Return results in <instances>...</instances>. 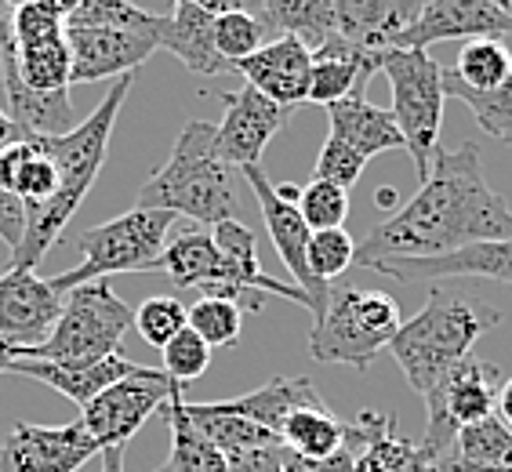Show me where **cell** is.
Masks as SVG:
<instances>
[{
	"label": "cell",
	"instance_id": "8fae6325",
	"mask_svg": "<svg viewBox=\"0 0 512 472\" xmlns=\"http://www.w3.org/2000/svg\"><path fill=\"white\" fill-rule=\"evenodd\" d=\"M240 175H244L251 197L258 200V211H262V222H266V229H269V240H273L276 255H280V262L287 266V273H291V284L306 291L309 313L320 316L327 305V295H331V284H320V280L309 273L306 251H309V236H313V229L306 226V218H302L298 204H291V200H284L280 193H276V186L269 182L262 164L240 168Z\"/></svg>",
	"mask_w": 512,
	"mask_h": 472
},
{
	"label": "cell",
	"instance_id": "f5cc1de1",
	"mask_svg": "<svg viewBox=\"0 0 512 472\" xmlns=\"http://www.w3.org/2000/svg\"><path fill=\"white\" fill-rule=\"evenodd\" d=\"M40 8L44 11H51L55 19H62V22H69V15L80 8V0H37Z\"/></svg>",
	"mask_w": 512,
	"mask_h": 472
},
{
	"label": "cell",
	"instance_id": "be15d7a7",
	"mask_svg": "<svg viewBox=\"0 0 512 472\" xmlns=\"http://www.w3.org/2000/svg\"><path fill=\"white\" fill-rule=\"evenodd\" d=\"M266 4H269V0H262V8H266Z\"/></svg>",
	"mask_w": 512,
	"mask_h": 472
},
{
	"label": "cell",
	"instance_id": "f35d334b",
	"mask_svg": "<svg viewBox=\"0 0 512 472\" xmlns=\"http://www.w3.org/2000/svg\"><path fill=\"white\" fill-rule=\"evenodd\" d=\"M269 40H273V26H269L266 11H226V15H215L218 55L229 66H237L240 59L255 55Z\"/></svg>",
	"mask_w": 512,
	"mask_h": 472
},
{
	"label": "cell",
	"instance_id": "ffe728a7",
	"mask_svg": "<svg viewBox=\"0 0 512 472\" xmlns=\"http://www.w3.org/2000/svg\"><path fill=\"white\" fill-rule=\"evenodd\" d=\"M378 273L393 276L400 284H440V280H458V276H483V280L512 284V236L509 240H491V244H473L444 258L389 262Z\"/></svg>",
	"mask_w": 512,
	"mask_h": 472
},
{
	"label": "cell",
	"instance_id": "7bdbcfd3",
	"mask_svg": "<svg viewBox=\"0 0 512 472\" xmlns=\"http://www.w3.org/2000/svg\"><path fill=\"white\" fill-rule=\"evenodd\" d=\"M309 273L320 280V284H331L345 269L356 262V240L342 229H320V233L309 236Z\"/></svg>",
	"mask_w": 512,
	"mask_h": 472
},
{
	"label": "cell",
	"instance_id": "8992f818",
	"mask_svg": "<svg viewBox=\"0 0 512 472\" xmlns=\"http://www.w3.org/2000/svg\"><path fill=\"white\" fill-rule=\"evenodd\" d=\"M175 215L153 211V207H131L124 215L109 218L102 226H91L77 236L80 262L59 276H48V284L69 295L73 287L91 280H109L117 273H157V262L164 255Z\"/></svg>",
	"mask_w": 512,
	"mask_h": 472
},
{
	"label": "cell",
	"instance_id": "5b68a950",
	"mask_svg": "<svg viewBox=\"0 0 512 472\" xmlns=\"http://www.w3.org/2000/svg\"><path fill=\"white\" fill-rule=\"evenodd\" d=\"M404 324L400 302L378 287L338 284L327 295L324 313L309 327V356L316 364H345L367 371L378 353L389 349Z\"/></svg>",
	"mask_w": 512,
	"mask_h": 472
},
{
	"label": "cell",
	"instance_id": "3957f363",
	"mask_svg": "<svg viewBox=\"0 0 512 472\" xmlns=\"http://www.w3.org/2000/svg\"><path fill=\"white\" fill-rule=\"evenodd\" d=\"M498 320L502 313L494 305L462 295V291L433 287V295L425 298L422 309L400 324L396 338L389 342V353L414 393L425 396L433 393L447 371L473 356V345L491 327H498Z\"/></svg>",
	"mask_w": 512,
	"mask_h": 472
},
{
	"label": "cell",
	"instance_id": "484cf974",
	"mask_svg": "<svg viewBox=\"0 0 512 472\" xmlns=\"http://www.w3.org/2000/svg\"><path fill=\"white\" fill-rule=\"evenodd\" d=\"M327 120H331V138L353 146L367 160L389 153V149H404V135L396 128L393 113L367 102L364 91H353L335 106H327Z\"/></svg>",
	"mask_w": 512,
	"mask_h": 472
},
{
	"label": "cell",
	"instance_id": "f6af8a7d",
	"mask_svg": "<svg viewBox=\"0 0 512 472\" xmlns=\"http://www.w3.org/2000/svg\"><path fill=\"white\" fill-rule=\"evenodd\" d=\"M4 26H8L11 40L26 48V44H40V40H55L66 37V22L55 19L51 11H44L37 0H19L15 8L4 15Z\"/></svg>",
	"mask_w": 512,
	"mask_h": 472
},
{
	"label": "cell",
	"instance_id": "e0dca14e",
	"mask_svg": "<svg viewBox=\"0 0 512 472\" xmlns=\"http://www.w3.org/2000/svg\"><path fill=\"white\" fill-rule=\"evenodd\" d=\"M247 80V88L266 95L269 102L284 109H298L309 102V84H313V51L295 37H273L269 44L247 55L233 66Z\"/></svg>",
	"mask_w": 512,
	"mask_h": 472
},
{
	"label": "cell",
	"instance_id": "9f6ffc18",
	"mask_svg": "<svg viewBox=\"0 0 512 472\" xmlns=\"http://www.w3.org/2000/svg\"><path fill=\"white\" fill-rule=\"evenodd\" d=\"M22 356V349H15V345L0 342V374H11V367H15V360Z\"/></svg>",
	"mask_w": 512,
	"mask_h": 472
},
{
	"label": "cell",
	"instance_id": "4dcf8cb0",
	"mask_svg": "<svg viewBox=\"0 0 512 472\" xmlns=\"http://www.w3.org/2000/svg\"><path fill=\"white\" fill-rule=\"evenodd\" d=\"M345 433H349V422H342L327 404H316L287 414L276 440L287 454H298V458H331L335 451H342Z\"/></svg>",
	"mask_w": 512,
	"mask_h": 472
},
{
	"label": "cell",
	"instance_id": "db71d44e",
	"mask_svg": "<svg viewBox=\"0 0 512 472\" xmlns=\"http://www.w3.org/2000/svg\"><path fill=\"white\" fill-rule=\"evenodd\" d=\"M99 472H124V447H106Z\"/></svg>",
	"mask_w": 512,
	"mask_h": 472
},
{
	"label": "cell",
	"instance_id": "1f68e13d",
	"mask_svg": "<svg viewBox=\"0 0 512 472\" xmlns=\"http://www.w3.org/2000/svg\"><path fill=\"white\" fill-rule=\"evenodd\" d=\"M157 273H164L175 287H197L204 291L218 273V244L207 229H182L164 244V255L157 262Z\"/></svg>",
	"mask_w": 512,
	"mask_h": 472
},
{
	"label": "cell",
	"instance_id": "4316f807",
	"mask_svg": "<svg viewBox=\"0 0 512 472\" xmlns=\"http://www.w3.org/2000/svg\"><path fill=\"white\" fill-rule=\"evenodd\" d=\"M55 186H59V171L44 153L40 138L15 135L8 146H0V189L19 200L26 215L48 204L55 197Z\"/></svg>",
	"mask_w": 512,
	"mask_h": 472
},
{
	"label": "cell",
	"instance_id": "60d3db41",
	"mask_svg": "<svg viewBox=\"0 0 512 472\" xmlns=\"http://www.w3.org/2000/svg\"><path fill=\"white\" fill-rule=\"evenodd\" d=\"M186 327H189V305H182L171 295H153L135 309V331L153 349H164Z\"/></svg>",
	"mask_w": 512,
	"mask_h": 472
},
{
	"label": "cell",
	"instance_id": "83f0119b",
	"mask_svg": "<svg viewBox=\"0 0 512 472\" xmlns=\"http://www.w3.org/2000/svg\"><path fill=\"white\" fill-rule=\"evenodd\" d=\"M324 404V396L316 393V385L309 378H273L266 382L262 389L247 396H237V400H222V407L247 422L262 425L266 433H280V425H284L287 414L302 411V407H316Z\"/></svg>",
	"mask_w": 512,
	"mask_h": 472
},
{
	"label": "cell",
	"instance_id": "ee69618b",
	"mask_svg": "<svg viewBox=\"0 0 512 472\" xmlns=\"http://www.w3.org/2000/svg\"><path fill=\"white\" fill-rule=\"evenodd\" d=\"M164 367L160 371L168 374L175 385H189L197 382L200 374L211 367V345L204 342V338L193 331V327H186V331H178L175 338H171L164 349Z\"/></svg>",
	"mask_w": 512,
	"mask_h": 472
},
{
	"label": "cell",
	"instance_id": "5bb4252c",
	"mask_svg": "<svg viewBox=\"0 0 512 472\" xmlns=\"http://www.w3.org/2000/svg\"><path fill=\"white\" fill-rule=\"evenodd\" d=\"M211 236H215V244H218V273H215V280L200 291L204 298H226V302L240 305V298H247L251 291H266V295L287 298V302L306 305L309 309V298L302 287L280 284V280H273V276L262 269L255 233H251L244 222H218V226L211 229Z\"/></svg>",
	"mask_w": 512,
	"mask_h": 472
},
{
	"label": "cell",
	"instance_id": "f907efd6",
	"mask_svg": "<svg viewBox=\"0 0 512 472\" xmlns=\"http://www.w3.org/2000/svg\"><path fill=\"white\" fill-rule=\"evenodd\" d=\"M171 4H189L207 15H226V11H266L262 0H171Z\"/></svg>",
	"mask_w": 512,
	"mask_h": 472
},
{
	"label": "cell",
	"instance_id": "d590c367",
	"mask_svg": "<svg viewBox=\"0 0 512 472\" xmlns=\"http://www.w3.org/2000/svg\"><path fill=\"white\" fill-rule=\"evenodd\" d=\"M454 80L473 91H494L512 80V55L502 40H465Z\"/></svg>",
	"mask_w": 512,
	"mask_h": 472
},
{
	"label": "cell",
	"instance_id": "d4e9b609",
	"mask_svg": "<svg viewBox=\"0 0 512 472\" xmlns=\"http://www.w3.org/2000/svg\"><path fill=\"white\" fill-rule=\"evenodd\" d=\"M414 15V0H335L338 37L367 51L396 48Z\"/></svg>",
	"mask_w": 512,
	"mask_h": 472
},
{
	"label": "cell",
	"instance_id": "6da1fadb",
	"mask_svg": "<svg viewBox=\"0 0 512 472\" xmlns=\"http://www.w3.org/2000/svg\"><path fill=\"white\" fill-rule=\"evenodd\" d=\"M509 236L512 207L483 175L480 146L462 142L458 149H436L433 168L418 193L356 244L353 266L378 273L389 262L444 258Z\"/></svg>",
	"mask_w": 512,
	"mask_h": 472
},
{
	"label": "cell",
	"instance_id": "c3c4849f",
	"mask_svg": "<svg viewBox=\"0 0 512 472\" xmlns=\"http://www.w3.org/2000/svg\"><path fill=\"white\" fill-rule=\"evenodd\" d=\"M22 233H26V207L0 189V240L15 251L22 244Z\"/></svg>",
	"mask_w": 512,
	"mask_h": 472
},
{
	"label": "cell",
	"instance_id": "b9f144b4",
	"mask_svg": "<svg viewBox=\"0 0 512 472\" xmlns=\"http://www.w3.org/2000/svg\"><path fill=\"white\" fill-rule=\"evenodd\" d=\"M298 211H302V218H306V226L313 233H320V229H342L345 218H349V189L324 182V178H313L302 189V197H298Z\"/></svg>",
	"mask_w": 512,
	"mask_h": 472
},
{
	"label": "cell",
	"instance_id": "816d5d0a",
	"mask_svg": "<svg viewBox=\"0 0 512 472\" xmlns=\"http://www.w3.org/2000/svg\"><path fill=\"white\" fill-rule=\"evenodd\" d=\"M494 414L505 422V429L512 433V378H505L502 389H498V407H494Z\"/></svg>",
	"mask_w": 512,
	"mask_h": 472
},
{
	"label": "cell",
	"instance_id": "7dc6e473",
	"mask_svg": "<svg viewBox=\"0 0 512 472\" xmlns=\"http://www.w3.org/2000/svg\"><path fill=\"white\" fill-rule=\"evenodd\" d=\"M284 472H356L353 429L345 433L342 451H335L331 458H298V454H287L284 451Z\"/></svg>",
	"mask_w": 512,
	"mask_h": 472
},
{
	"label": "cell",
	"instance_id": "e575fe53",
	"mask_svg": "<svg viewBox=\"0 0 512 472\" xmlns=\"http://www.w3.org/2000/svg\"><path fill=\"white\" fill-rule=\"evenodd\" d=\"M164 15H153L135 0H80V8L69 15L66 30H128V33H153Z\"/></svg>",
	"mask_w": 512,
	"mask_h": 472
},
{
	"label": "cell",
	"instance_id": "44dd1931",
	"mask_svg": "<svg viewBox=\"0 0 512 472\" xmlns=\"http://www.w3.org/2000/svg\"><path fill=\"white\" fill-rule=\"evenodd\" d=\"M0 80H4V99H8L4 113L11 117V124H15L19 135L55 138V135H66V131L77 128L69 91L40 95V91L26 88L22 77L15 73V62H11V51L4 40H0Z\"/></svg>",
	"mask_w": 512,
	"mask_h": 472
},
{
	"label": "cell",
	"instance_id": "ab89813d",
	"mask_svg": "<svg viewBox=\"0 0 512 472\" xmlns=\"http://www.w3.org/2000/svg\"><path fill=\"white\" fill-rule=\"evenodd\" d=\"M189 327L211 349H229L240 342V331H244V305L226 298H200L189 305Z\"/></svg>",
	"mask_w": 512,
	"mask_h": 472
},
{
	"label": "cell",
	"instance_id": "6125c7cd",
	"mask_svg": "<svg viewBox=\"0 0 512 472\" xmlns=\"http://www.w3.org/2000/svg\"><path fill=\"white\" fill-rule=\"evenodd\" d=\"M422 4H425V0H414V8H422Z\"/></svg>",
	"mask_w": 512,
	"mask_h": 472
},
{
	"label": "cell",
	"instance_id": "603a6c76",
	"mask_svg": "<svg viewBox=\"0 0 512 472\" xmlns=\"http://www.w3.org/2000/svg\"><path fill=\"white\" fill-rule=\"evenodd\" d=\"M382 69V51L356 48L349 40L331 37L324 48L313 51V84H309V102L316 106H335L338 99L364 91L371 73Z\"/></svg>",
	"mask_w": 512,
	"mask_h": 472
},
{
	"label": "cell",
	"instance_id": "74e56055",
	"mask_svg": "<svg viewBox=\"0 0 512 472\" xmlns=\"http://www.w3.org/2000/svg\"><path fill=\"white\" fill-rule=\"evenodd\" d=\"M454 454L476 469H512V433L498 414H491L469 429H458Z\"/></svg>",
	"mask_w": 512,
	"mask_h": 472
},
{
	"label": "cell",
	"instance_id": "681fc988",
	"mask_svg": "<svg viewBox=\"0 0 512 472\" xmlns=\"http://www.w3.org/2000/svg\"><path fill=\"white\" fill-rule=\"evenodd\" d=\"M229 472H284V447H258L240 458H229Z\"/></svg>",
	"mask_w": 512,
	"mask_h": 472
},
{
	"label": "cell",
	"instance_id": "836d02e7",
	"mask_svg": "<svg viewBox=\"0 0 512 472\" xmlns=\"http://www.w3.org/2000/svg\"><path fill=\"white\" fill-rule=\"evenodd\" d=\"M266 19L276 37H295L309 51L324 48L327 40L338 37L335 0H269Z\"/></svg>",
	"mask_w": 512,
	"mask_h": 472
},
{
	"label": "cell",
	"instance_id": "ba28073f",
	"mask_svg": "<svg viewBox=\"0 0 512 472\" xmlns=\"http://www.w3.org/2000/svg\"><path fill=\"white\" fill-rule=\"evenodd\" d=\"M382 73L389 77V91H393L389 113L404 135V149L414 160L418 182H425L440 149V128H444V66L429 51L385 48Z\"/></svg>",
	"mask_w": 512,
	"mask_h": 472
},
{
	"label": "cell",
	"instance_id": "277c9868",
	"mask_svg": "<svg viewBox=\"0 0 512 472\" xmlns=\"http://www.w3.org/2000/svg\"><path fill=\"white\" fill-rule=\"evenodd\" d=\"M215 128L207 120H189L164 168L142 182L135 207L186 215L200 226L215 229L218 222H240V197L233 186V168L215 157Z\"/></svg>",
	"mask_w": 512,
	"mask_h": 472
},
{
	"label": "cell",
	"instance_id": "cb8c5ba5",
	"mask_svg": "<svg viewBox=\"0 0 512 472\" xmlns=\"http://www.w3.org/2000/svg\"><path fill=\"white\" fill-rule=\"evenodd\" d=\"M138 364L124 360L120 353L106 356V360H91V364H51V360H15L11 374H26L33 382L48 385L77 407H88L99 393H106L109 385H117L120 378H128Z\"/></svg>",
	"mask_w": 512,
	"mask_h": 472
},
{
	"label": "cell",
	"instance_id": "680465c9",
	"mask_svg": "<svg viewBox=\"0 0 512 472\" xmlns=\"http://www.w3.org/2000/svg\"><path fill=\"white\" fill-rule=\"evenodd\" d=\"M375 204H378V207H385V211H389V207H396V189H393V186H382V189H378Z\"/></svg>",
	"mask_w": 512,
	"mask_h": 472
},
{
	"label": "cell",
	"instance_id": "8d00e7d4",
	"mask_svg": "<svg viewBox=\"0 0 512 472\" xmlns=\"http://www.w3.org/2000/svg\"><path fill=\"white\" fill-rule=\"evenodd\" d=\"M444 95L447 99L465 102V106L473 109L476 124H480L487 135L505 142V146H512V80L494 91H473V88H465V84H458L451 69H444Z\"/></svg>",
	"mask_w": 512,
	"mask_h": 472
},
{
	"label": "cell",
	"instance_id": "11a10c76",
	"mask_svg": "<svg viewBox=\"0 0 512 472\" xmlns=\"http://www.w3.org/2000/svg\"><path fill=\"white\" fill-rule=\"evenodd\" d=\"M440 472H512V469H476V465H465L458 454H447L444 465H440Z\"/></svg>",
	"mask_w": 512,
	"mask_h": 472
},
{
	"label": "cell",
	"instance_id": "9a60e30c",
	"mask_svg": "<svg viewBox=\"0 0 512 472\" xmlns=\"http://www.w3.org/2000/svg\"><path fill=\"white\" fill-rule=\"evenodd\" d=\"M509 33L512 19L491 0H425L396 48L429 51L440 40H502Z\"/></svg>",
	"mask_w": 512,
	"mask_h": 472
},
{
	"label": "cell",
	"instance_id": "f546056e",
	"mask_svg": "<svg viewBox=\"0 0 512 472\" xmlns=\"http://www.w3.org/2000/svg\"><path fill=\"white\" fill-rule=\"evenodd\" d=\"M0 40L8 44L11 62H15V73L22 77V84L40 95H55V91H69L73 84V55H69L66 37L55 40H40V44H26L19 48L11 40L8 26H4V15H0Z\"/></svg>",
	"mask_w": 512,
	"mask_h": 472
},
{
	"label": "cell",
	"instance_id": "ac0fdd59",
	"mask_svg": "<svg viewBox=\"0 0 512 472\" xmlns=\"http://www.w3.org/2000/svg\"><path fill=\"white\" fill-rule=\"evenodd\" d=\"M66 44L73 55V84L135 77V69L160 51L153 33L128 30H66Z\"/></svg>",
	"mask_w": 512,
	"mask_h": 472
},
{
	"label": "cell",
	"instance_id": "d6a6232c",
	"mask_svg": "<svg viewBox=\"0 0 512 472\" xmlns=\"http://www.w3.org/2000/svg\"><path fill=\"white\" fill-rule=\"evenodd\" d=\"M186 418L197 425L200 433L215 443L226 458H240V454H247V451L280 443L273 433H266L262 425L247 422V418H240V414L226 411L222 404H189L186 400Z\"/></svg>",
	"mask_w": 512,
	"mask_h": 472
},
{
	"label": "cell",
	"instance_id": "d6986e66",
	"mask_svg": "<svg viewBox=\"0 0 512 472\" xmlns=\"http://www.w3.org/2000/svg\"><path fill=\"white\" fill-rule=\"evenodd\" d=\"M356 443V472H440L444 458L425 443L400 436L393 414L364 411L349 422Z\"/></svg>",
	"mask_w": 512,
	"mask_h": 472
},
{
	"label": "cell",
	"instance_id": "6f0895ef",
	"mask_svg": "<svg viewBox=\"0 0 512 472\" xmlns=\"http://www.w3.org/2000/svg\"><path fill=\"white\" fill-rule=\"evenodd\" d=\"M19 135V131H15V124H11V117L8 113H4V109H0V146H8L11 138Z\"/></svg>",
	"mask_w": 512,
	"mask_h": 472
},
{
	"label": "cell",
	"instance_id": "30bf717a",
	"mask_svg": "<svg viewBox=\"0 0 512 472\" xmlns=\"http://www.w3.org/2000/svg\"><path fill=\"white\" fill-rule=\"evenodd\" d=\"M171 389H175V382L160 367L138 364L128 378H120L106 393L95 396L88 407H80V425L88 429V436L102 451L124 447L153 414L164 411Z\"/></svg>",
	"mask_w": 512,
	"mask_h": 472
},
{
	"label": "cell",
	"instance_id": "f1b7e54d",
	"mask_svg": "<svg viewBox=\"0 0 512 472\" xmlns=\"http://www.w3.org/2000/svg\"><path fill=\"white\" fill-rule=\"evenodd\" d=\"M164 418L171 429V451L157 472H229V458L218 451L215 443L200 433L197 425L186 418V393L175 385L164 404Z\"/></svg>",
	"mask_w": 512,
	"mask_h": 472
},
{
	"label": "cell",
	"instance_id": "94428289",
	"mask_svg": "<svg viewBox=\"0 0 512 472\" xmlns=\"http://www.w3.org/2000/svg\"><path fill=\"white\" fill-rule=\"evenodd\" d=\"M15 4H19V0H0V15H8V11L15 8Z\"/></svg>",
	"mask_w": 512,
	"mask_h": 472
},
{
	"label": "cell",
	"instance_id": "7402d4cb",
	"mask_svg": "<svg viewBox=\"0 0 512 472\" xmlns=\"http://www.w3.org/2000/svg\"><path fill=\"white\" fill-rule=\"evenodd\" d=\"M157 48L171 51L189 73L200 77H222L229 73V62L218 55L215 44V15H207L189 4H175L171 15H164L157 26Z\"/></svg>",
	"mask_w": 512,
	"mask_h": 472
},
{
	"label": "cell",
	"instance_id": "52a82bcc",
	"mask_svg": "<svg viewBox=\"0 0 512 472\" xmlns=\"http://www.w3.org/2000/svg\"><path fill=\"white\" fill-rule=\"evenodd\" d=\"M135 327V309L113 291L109 280L73 287L62 295V313L51 335L26 349L19 360H51V364H91L120 349V338Z\"/></svg>",
	"mask_w": 512,
	"mask_h": 472
},
{
	"label": "cell",
	"instance_id": "4fadbf2b",
	"mask_svg": "<svg viewBox=\"0 0 512 472\" xmlns=\"http://www.w3.org/2000/svg\"><path fill=\"white\" fill-rule=\"evenodd\" d=\"M222 106H226V117L215 128V157L226 168L258 164L266 146L287 128V120L295 113V109L269 102L266 95H258L247 84L240 91H222Z\"/></svg>",
	"mask_w": 512,
	"mask_h": 472
},
{
	"label": "cell",
	"instance_id": "7a4b0ae2",
	"mask_svg": "<svg viewBox=\"0 0 512 472\" xmlns=\"http://www.w3.org/2000/svg\"><path fill=\"white\" fill-rule=\"evenodd\" d=\"M131 80L135 77L113 80L106 99L95 106V113L88 120H80L73 131L55 138H40L44 153H48L55 171H59V186H55V197L48 204H40L37 211L26 215L22 244L11 251V266L15 269H37L40 258L48 255L55 240L66 233L69 218L80 211L88 189L95 186V178H99L102 164H106L109 138H113L120 109H124V102L131 95Z\"/></svg>",
	"mask_w": 512,
	"mask_h": 472
},
{
	"label": "cell",
	"instance_id": "bcb514c9",
	"mask_svg": "<svg viewBox=\"0 0 512 472\" xmlns=\"http://www.w3.org/2000/svg\"><path fill=\"white\" fill-rule=\"evenodd\" d=\"M367 168V157H360L353 146H345L338 138L327 135L324 149H320V157H316V178H324V182H335V186L349 189L360 182Z\"/></svg>",
	"mask_w": 512,
	"mask_h": 472
},
{
	"label": "cell",
	"instance_id": "91938a15",
	"mask_svg": "<svg viewBox=\"0 0 512 472\" xmlns=\"http://www.w3.org/2000/svg\"><path fill=\"white\" fill-rule=\"evenodd\" d=\"M491 4H494L498 11H505V15L512 19V0H491Z\"/></svg>",
	"mask_w": 512,
	"mask_h": 472
},
{
	"label": "cell",
	"instance_id": "7c38bea8",
	"mask_svg": "<svg viewBox=\"0 0 512 472\" xmlns=\"http://www.w3.org/2000/svg\"><path fill=\"white\" fill-rule=\"evenodd\" d=\"M102 454L80 422L33 425L15 422L0 440V472H77Z\"/></svg>",
	"mask_w": 512,
	"mask_h": 472
},
{
	"label": "cell",
	"instance_id": "9c48e42d",
	"mask_svg": "<svg viewBox=\"0 0 512 472\" xmlns=\"http://www.w3.org/2000/svg\"><path fill=\"white\" fill-rule=\"evenodd\" d=\"M502 367L491 360H462V364L447 371L436 382L433 393H425V414H429V429H425V447L440 458L454 454V440L458 429L491 418L498 407V389H502Z\"/></svg>",
	"mask_w": 512,
	"mask_h": 472
},
{
	"label": "cell",
	"instance_id": "2e32d148",
	"mask_svg": "<svg viewBox=\"0 0 512 472\" xmlns=\"http://www.w3.org/2000/svg\"><path fill=\"white\" fill-rule=\"evenodd\" d=\"M62 313V295L37 276V269H15L0 276V342L15 349H37L51 335Z\"/></svg>",
	"mask_w": 512,
	"mask_h": 472
}]
</instances>
